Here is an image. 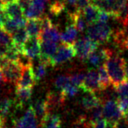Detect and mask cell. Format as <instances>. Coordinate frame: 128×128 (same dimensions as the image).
I'll use <instances>...</instances> for the list:
<instances>
[{"label": "cell", "mask_w": 128, "mask_h": 128, "mask_svg": "<svg viewBox=\"0 0 128 128\" xmlns=\"http://www.w3.org/2000/svg\"><path fill=\"white\" fill-rule=\"evenodd\" d=\"M126 60L118 55H114L111 53L109 58L105 64L109 76L111 80V84L114 88L127 81L126 78Z\"/></svg>", "instance_id": "1"}, {"label": "cell", "mask_w": 128, "mask_h": 128, "mask_svg": "<svg viewBox=\"0 0 128 128\" xmlns=\"http://www.w3.org/2000/svg\"><path fill=\"white\" fill-rule=\"evenodd\" d=\"M0 70L3 81L16 84L21 77L23 67L18 62L8 61L2 57L0 61Z\"/></svg>", "instance_id": "2"}, {"label": "cell", "mask_w": 128, "mask_h": 128, "mask_svg": "<svg viewBox=\"0 0 128 128\" xmlns=\"http://www.w3.org/2000/svg\"><path fill=\"white\" fill-rule=\"evenodd\" d=\"M87 35L88 38L100 45L110 41L113 36V30L108 24L96 22L88 25Z\"/></svg>", "instance_id": "3"}, {"label": "cell", "mask_w": 128, "mask_h": 128, "mask_svg": "<svg viewBox=\"0 0 128 128\" xmlns=\"http://www.w3.org/2000/svg\"><path fill=\"white\" fill-rule=\"evenodd\" d=\"M76 55V51L74 44L62 43L58 46V49L50 60V66H55L60 63L72 59Z\"/></svg>", "instance_id": "4"}, {"label": "cell", "mask_w": 128, "mask_h": 128, "mask_svg": "<svg viewBox=\"0 0 128 128\" xmlns=\"http://www.w3.org/2000/svg\"><path fill=\"white\" fill-rule=\"evenodd\" d=\"M98 46L99 45L96 42H93L88 36L77 40L74 43L76 55L82 60H86L91 54L97 50Z\"/></svg>", "instance_id": "5"}, {"label": "cell", "mask_w": 128, "mask_h": 128, "mask_svg": "<svg viewBox=\"0 0 128 128\" xmlns=\"http://www.w3.org/2000/svg\"><path fill=\"white\" fill-rule=\"evenodd\" d=\"M86 93H95L97 91H100L99 82V74L95 69H89L85 75V79L80 88Z\"/></svg>", "instance_id": "6"}, {"label": "cell", "mask_w": 128, "mask_h": 128, "mask_svg": "<svg viewBox=\"0 0 128 128\" xmlns=\"http://www.w3.org/2000/svg\"><path fill=\"white\" fill-rule=\"evenodd\" d=\"M104 118L110 122L118 123L122 118V114L118 106L117 100H108L103 105Z\"/></svg>", "instance_id": "7"}, {"label": "cell", "mask_w": 128, "mask_h": 128, "mask_svg": "<svg viewBox=\"0 0 128 128\" xmlns=\"http://www.w3.org/2000/svg\"><path fill=\"white\" fill-rule=\"evenodd\" d=\"M22 53L27 55L30 59L40 58L42 54V47H41V40L39 36L35 38H30L23 46Z\"/></svg>", "instance_id": "8"}, {"label": "cell", "mask_w": 128, "mask_h": 128, "mask_svg": "<svg viewBox=\"0 0 128 128\" xmlns=\"http://www.w3.org/2000/svg\"><path fill=\"white\" fill-rule=\"evenodd\" d=\"M36 80L35 79L34 73H33L32 65L28 66L23 67L22 75L20 79L16 84V88H32L36 84Z\"/></svg>", "instance_id": "9"}, {"label": "cell", "mask_w": 128, "mask_h": 128, "mask_svg": "<svg viewBox=\"0 0 128 128\" xmlns=\"http://www.w3.org/2000/svg\"><path fill=\"white\" fill-rule=\"evenodd\" d=\"M110 54V50L107 49H102L99 50H96V51L91 54L87 59L91 65L98 68V67L105 65Z\"/></svg>", "instance_id": "10"}, {"label": "cell", "mask_w": 128, "mask_h": 128, "mask_svg": "<svg viewBox=\"0 0 128 128\" xmlns=\"http://www.w3.org/2000/svg\"><path fill=\"white\" fill-rule=\"evenodd\" d=\"M2 12L8 18L11 19H18L24 16V10L20 6L17 2H12L2 5Z\"/></svg>", "instance_id": "11"}, {"label": "cell", "mask_w": 128, "mask_h": 128, "mask_svg": "<svg viewBox=\"0 0 128 128\" xmlns=\"http://www.w3.org/2000/svg\"><path fill=\"white\" fill-rule=\"evenodd\" d=\"M69 18L70 23L75 25L77 30L80 32H84L88 27V24L86 21L84 16L83 15L82 11L76 10L75 12L70 13L69 15Z\"/></svg>", "instance_id": "12"}, {"label": "cell", "mask_w": 128, "mask_h": 128, "mask_svg": "<svg viewBox=\"0 0 128 128\" xmlns=\"http://www.w3.org/2000/svg\"><path fill=\"white\" fill-rule=\"evenodd\" d=\"M29 38V36L27 32L26 29L24 28H20L12 34V45L16 47L20 52H22V49L25 42L28 41Z\"/></svg>", "instance_id": "13"}, {"label": "cell", "mask_w": 128, "mask_h": 128, "mask_svg": "<svg viewBox=\"0 0 128 128\" xmlns=\"http://www.w3.org/2000/svg\"><path fill=\"white\" fill-rule=\"evenodd\" d=\"M66 98L65 96L62 93V92H50L47 94L46 96V103L48 105L49 110H54L56 109V108H58L61 106L64 100Z\"/></svg>", "instance_id": "14"}, {"label": "cell", "mask_w": 128, "mask_h": 128, "mask_svg": "<svg viewBox=\"0 0 128 128\" xmlns=\"http://www.w3.org/2000/svg\"><path fill=\"white\" fill-rule=\"evenodd\" d=\"M78 30L72 23L66 27L65 31L61 33V41L62 43L74 44L78 36Z\"/></svg>", "instance_id": "15"}, {"label": "cell", "mask_w": 128, "mask_h": 128, "mask_svg": "<svg viewBox=\"0 0 128 128\" xmlns=\"http://www.w3.org/2000/svg\"><path fill=\"white\" fill-rule=\"evenodd\" d=\"M82 12L86 21L88 24V25H90L97 22L100 10L98 8H96V6L90 4L88 6H86L82 11Z\"/></svg>", "instance_id": "16"}, {"label": "cell", "mask_w": 128, "mask_h": 128, "mask_svg": "<svg viewBox=\"0 0 128 128\" xmlns=\"http://www.w3.org/2000/svg\"><path fill=\"white\" fill-rule=\"evenodd\" d=\"M39 38L41 42H54L58 43L61 41V34L59 33L57 27L54 25L52 28L42 32Z\"/></svg>", "instance_id": "17"}, {"label": "cell", "mask_w": 128, "mask_h": 128, "mask_svg": "<svg viewBox=\"0 0 128 128\" xmlns=\"http://www.w3.org/2000/svg\"><path fill=\"white\" fill-rule=\"evenodd\" d=\"M32 107L35 113L36 118H38L40 120V122H41L47 114H50V110L46 100H42V99L38 100L33 104V106H32Z\"/></svg>", "instance_id": "18"}, {"label": "cell", "mask_w": 128, "mask_h": 128, "mask_svg": "<svg viewBox=\"0 0 128 128\" xmlns=\"http://www.w3.org/2000/svg\"><path fill=\"white\" fill-rule=\"evenodd\" d=\"M102 104V102H100L99 97L92 92L87 93V95H85L82 99V105L84 108L88 110H92Z\"/></svg>", "instance_id": "19"}, {"label": "cell", "mask_w": 128, "mask_h": 128, "mask_svg": "<svg viewBox=\"0 0 128 128\" xmlns=\"http://www.w3.org/2000/svg\"><path fill=\"white\" fill-rule=\"evenodd\" d=\"M25 29L30 38L39 36L42 32L41 20H28Z\"/></svg>", "instance_id": "20"}, {"label": "cell", "mask_w": 128, "mask_h": 128, "mask_svg": "<svg viewBox=\"0 0 128 128\" xmlns=\"http://www.w3.org/2000/svg\"><path fill=\"white\" fill-rule=\"evenodd\" d=\"M16 107H22L26 102H28L31 98L32 96V89L31 88H16Z\"/></svg>", "instance_id": "21"}, {"label": "cell", "mask_w": 128, "mask_h": 128, "mask_svg": "<svg viewBox=\"0 0 128 128\" xmlns=\"http://www.w3.org/2000/svg\"><path fill=\"white\" fill-rule=\"evenodd\" d=\"M40 125L42 128L60 127V126H61V118L58 115L50 113L40 122Z\"/></svg>", "instance_id": "22"}, {"label": "cell", "mask_w": 128, "mask_h": 128, "mask_svg": "<svg viewBox=\"0 0 128 128\" xmlns=\"http://www.w3.org/2000/svg\"><path fill=\"white\" fill-rule=\"evenodd\" d=\"M16 106L15 102L8 97L0 98V117L5 121L6 117L9 115L12 108Z\"/></svg>", "instance_id": "23"}, {"label": "cell", "mask_w": 128, "mask_h": 128, "mask_svg": "<svg viewBox=\"0 0 128 128\" xmlns=\"http://www.w3.org/2000/svg\"><path fill=\"white\" fill-rule=\"evenodd\" d=\"M97 72H98L99 74V82H100V90H105L110 84H112L109 73H108L105 65L98 67Z\"/></svg>", "instance_id": "24"}, {"label": "cell", "mask_w": 128, "mask_h": 128, "mask_svg": "<svg viewBox=\"0 0 128 128\" xmlns=\"http://www.w3.org/2000/svg\"><path fill=\"white\" fill-rule=\"evenodd\" d=\"M24 17L27 20H39L43 16V11L32 4L24 12Z\"/></svg>", "instance_id": "25"}, {"label": "cell", "mask_w": 128, "mask_h": 128, "mask_svg": "<svg viewBox=\"0 0 128 128\" xmlns=\"http://www.w3.org/2000/svg\"><path fill=\"white\" fill-rule=\"evenodd\" d=\"M47 66H48V65H47L46 62H42L41 60H39V62L38 64V66H35V67L32 66L33 73H34V76H35V79H36V81L41 80L43 77L46 76Z\"/></svg>", "instance_id": "26"}, {"label": "cell", "mask_w": 128, "mask_h": 128, "mask_svg": "<svg viewBox=\"0 0 128 128\" xmlns=\"http://www.w3.org/2000/svg\"><path fill=\"white\" fill-rule=\"evenodd\" d=\"M66 2L62 0H55L50 6V12L54 16H58L65 10Z\"/></svg>", "instance_id": "27"}, {"label": "cell", "mask_w": 128, "mask_h": 128, "mask_svg": "<svg viewBox=\"0 0 128 128\" xmlns=\"http://www.w3.org/2000/svg\"><path fill=\"white\" fill-rule=\"evenodd\" d=\"M70 84H72V82H70V76H58L54 81V86L61 92L66 89Z\"/></svg>", "instance_id": "28"}, {"label": "cell", "mask_w": 128, "mask_h": 128, "mask_svg": "<svg viewBox=\"0 0 128 128\" xmlns=\"http://www.w3.org/2000/svg\"><path fill=\"white\" fill-rule=\"evenodd\" d=\"M92 112V114H91V118L89 121V123H92V122H95L99 121L100 119L103 118V106L102 104V105L98 106L97 107L94 108Z\"/></svg>", "instance_id": "29"}, {"label": "cell", "mask_w": 128, "mask_h": 128, "mask_svg": "<svg viewBox=\"0 0 128 128\" xmlns=\"http://www.w3.org/2000/svg\"><path fill=\"white\" fill-rule=\"evenodd\" d=\"M85 75L86 74L80 72V73H76L75 75L72 76H70V82H72V84L75 85L80 88L84 81Z\"/></svg>", "instance_id": "30"}, {"label": "cell", "mask_w": 128, "mask_h": 128, "mask_svg": "<svg viewBox=\"0 0 128 128\" xmlns=\"http://www.w3.org/2000/svg\"><path fill=\"white\" fill-rule=\"evenodd\" d=\"M114 89L118 94V96H123L128 98V81H126L114 88Z\"/></svg>", "instance_id": "31"}, {"label": "cell", "mask_w": 128, "mask_h": 128, "mask_svg": "<svg viewBox=\"0 0 128 128\" xmlns=\"http://www.w3.org/2000/svg\"><path fill=\"white\" fill-rule=\"evenodd\" d=\"M117 102H118V106L121 111V113L123 115L125 114L126 112V110H128V98L126 97H123V96H118L117 99Z\"/></svg>", "instance_id": "32"}, {"label": "cell", "mask_w": 128, "mask_h": 128, "mask_svg": "<svg viewBox=\"0 0 128 128\" xmlns=\"http://www.w3.org/2000/svg\"><path fill=\"white\" fill-rule=\"evenodd\" d=\"M79 89H80V88L73 84H70L66 89L62 91V93L65 96L66 98H67V97H72L76 95L77 92H79Z\"/></svg>", "instance_id": "33"}, {"label": "cell", "mask_w": 128, "mask_h": 128, "mask_svg": "<svg viewBox=\"0 0 128 128\" xmlns=\"http://www.w3.org/2000/svg\"><path fill=\"white\" fill-rule=\"evenodd\" d=\"M92 128H106L107 126V120L106 118H102L97 122L89 123Z\"/></svg>", "instance_id": "34"}, {"label": "cell", "mask_w": 128, "mask_h": 128, "mask_svg": "<svg viewBox=\"0 0 128 128\" xmlns=\"http://www.w3.org/2000/svg\"><path fill=\"white\" fill-rule=\"evenodd\" d=\"M110 17H111V16H110V13H108L106 12H104V11H100V14H99L98 20H97V22L107 24L108 20H109V19Z\"/></svg>", "instance_id": "35"}, {"label": "cell", "mask_w": 128, "mask_h": 128, "mask_svg": "<svg viewBox=\"0 0 128 128\" xmlns=\"http://www.w3.org/2000/svg\"><path fill=\"white\" fill-rule=\"evenodd\" d=\"M91 4V0H78L76 3V10L83 11L86 6Z\"/></svg>", "instance_id": "36"}, {"label": "cell", "mask_w": 128, "mask_h": 128, "mask_svg": "<svg viewBox=\"0 0 128 128\" xmlns=\"http://www.w3.org/2000/svg\"><path fill=\"white\" fill-rule=\"evenodd\" d=\"M16 2L22 8L24 12L32 4V0H16Z\"/></svg>", "instance_id": "37"}, {"label": "cell", "mask_w": 128, "mask_h": 128, "mask_svg": "<svg viewBox=\"0 0 128 128\" xmlns=\"http://www.w3.org/2000/svg\"><path fill=\"white\" fill-rule=\"evenodd\" d=\"M48 1L49 0H32V4L34 6H36V8H38L40 10L44 11L45 6Z\"/></svg>", "instance_id": "38"}, {"label": "cell", "mask_w": 128, "mask_h": 128, "mask_svg": "<svg viewBox=\"0 0 128 128\" xmlns=\"http://www.w3.org/2000/svg\"><path fill=\"white\" fill-rule=\"evenodd\" d=\"M66 3H68L69 5H76L78 0H64Z\"/></svg>", "instance_id": "39"}, {"label": "cell", "mask_w": 128, "mask_h": 128, "mask_svg": "<svg viewBox=\"0 0 128 128\" xmlns=\"http://www.w3.org/2000/svg\"><path fill=\"white\" fill-rule=\"evenodd\" d=\"M16 0H2V5H4V4H6V3L16 2Z\"/></svg>", "instance_id": "40"}, {"label": "cell", "mask_w": 128, "mask_h": 128, "mask_svg": "<svg viewBox=\"0 0 128 128\" xmlns=\"http://www.w3.org/2000/svg\"><path fill=\"white\" fill-rule=\"evenodd\" d=\"M125 72H126V80L128 81V63H127V62H126V64Z\"/></svg>", "instance_id": "41"}, {"label": "cell", "mask_w": 128, "mask_h": 128, "mask_svg": "<svg viewBox=\"0 0 128 128\" xmlns=\"http://www.w3.org/2000/svg\"><path fill=\"white\" fill-rule=\"evenodd\" d=\"M3 81V79H2V73H1V70H0V89H1V87H2V83Z\"/></svg>", "instance_id": "42"}, {"label": "cell", "mask_w": 128, "mask_h": 128, "mask_svg": "<svg viewBox=\"0 0 128 128\" xmlns=\"http://www.w3.org/2000/svg\"><path fill=\"white\" fill-rule=\"evenodd\" d=\"M4 126V120L0 117V126Z\"/></svg>", "instance_id": "43"}, {"label": "cell", "mask_w": 128, "mask_h": 128, "mask_svg": "<svg viewBox=\"0 0 128 128\" xmlns=\"http://www.w3.org/2000/svg\"><path fill=\"white\" fill-rule=\"evenodd\" d=\"M123 118H125L126 120L128 121V110H126V112L125 113V114L123 115Z\"/></svg>", "instance_id": "44"}, {"label": "cell", "mask_w": 128, "mask_h": 128, "mask_svg": "<svg viewBox=\"0 0 128 128\" xmlns=\"http://www.w3.org/2000/svg\"><path fill=\"white\" fill-rule=\"evenodd\" d=\"M2 0H0V9H2Z\"/></svg>", "instance_id": "45"}]
</instances>
